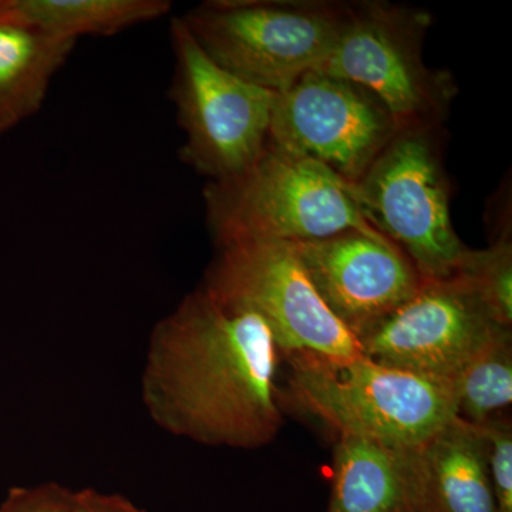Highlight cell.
I'll list each match as a JSON object with an SVG mask.
<instances>
[{
    "label": "cell",
    "mask_w": 512,
    "mask_h": 512,
    "mask_svg": "<svg viewBox=\"0 0 512 512\" xmlns=\"http://www.w3.org/2000/svg\"><path fill=\"white\" fill-rule=\"evenodd\" d=\"M281 356L264 320L201 285L151 330L141 402L171 436L255 450L284 421L276 389Z\"/></svg>",
    "instance_id": "1"
},
{
    "label": "cell",
    "mask_w": 512,
    "mask_h": 512,
    "mask_svg": "<svg viewBox=\"0 0 512 512\" xmlns=\"http://www.w3.org/2000/svg\"><path fill=\"white\" fill-rule=\"evenodd\" d=\"M204 200L218 247L239 241L293 244L349 231L383 237L360 210L352 183L269 144L245 173L208 183Z\"/></svg>",
    "instance_id": "2"
},
{
    "label": "cell",
    "mask_w": 512,
    "mask_h": 512,
    "mask_svg": "<svg viewBox=\"0 0 512 512\" xmlns=\"http://www.w3.org/2000/svg\"><path fill=\"white\" fill-rule=\"evenodd\" d=\"M293 397L339 436L419 448L457 417L453 382L380 365L286 357Z\"/></svg>",
    "instance_id": "3"
},
{
    "label": "cell",
    "mask_w": 512,
    "mask_h": 512,
    "mask_svg": "<svg viewBox=\"0 0 512 512\" xmlns=\"http://www.w3.org/2000/svg\"><path fill=\"white\" fill-rule=\"evenodd\" d=\"M350 3L217 0L183 16L204 52L229 73L274 93L320 72L348 20Z\"/></svg>",
    "instance_id": "4"
},
{
    "label": "cell",
    "mask_w": 512,
    "mask_h": 512,
    "mask_svg": "<svg viewBox=\"0 0 512 512\" xmlns=\"http://www.w3.org/2000/svg\"><path fill=\"white\" fill-rule=\"evenodd\" d=\"M440 131H399L353 184L366 220L402 251L423 279L456 274L468 249L451 220Z\"/></svg>",
    "instance_id": "5"
},
{
    "label": "cell",
    "mask_w": 512,
    "mask_h": 512,
    "mask_svg": "<svg viewBox=\"0 0 512 512\" xmlns=\"http://www.w3.org/2000/svg\"><path fill=\"white\" fill-rule=\"evenodd\" d=\"M427 10L389 2L350 3L348 20L320 72L363 87L399 131L439 128L457 94L451 73L427 67Z\"/></svg>",
    "instance_id": "6"
},
{
    "label": "cell",
    "mask_w": 512,
    "mask_h": 512,
    "mask_svg": "<svg viewBox=\"0 0 512 512\" xmlns=\"http://www.w3.org/2000/svg\"><path fill=\"white\" fill-rule=\"evenodd\" d=\"M171 42V99L185 134L181 158L210 183L245 173L268 147L276 93L215 63L183 18L171 20Z\"/></svg>",
    "instance_id": "7"
},
{
    "label": "cell",
    "mask_w": 512,
    "mask_h": 512,
    "mask_svg": "<svg viewBox=\"0 0 512 512\" xmlns=\"http://www.w3.org/2000/svg\"><path fill=\"white\" fill-rule=\"evenodd\" d=\"M202 286L227 305L256 313L285 357L346 362L359 343L316 292L288 242L239 241L218 247Z\"/></svg>",
    "instance_id": "8"
},
{
    "label": "cell",
    "mask_w": 512,
    "mask_h": 512,
    "mask_svg": "<svg viewBox=\"0 0 512 512\" xmlns=\"http://www.w3.org/2000/svg\"><path fill=\"white\" fill-rule=\"evenodd\" d=\"M501 325L463 276L423 279L417 291L356 336L360 352L380 365L454 382Z\"/></svg>",
    "instance_id": "9"
},
{
    "label": "cell",
    "mask_w": 512,
    "mask_h": 512,
    "mask_svg": "<svg viewBox=\"0 0 512 512\" xmlns=\"http://www.w3.org/2000/svg\"><path fill=\"white\" fill-rule=\"evenodd\" d=\"M399 133L376 97L332 74H305L276 93L268 144L356 184Z\"/></svg>",
    "instance_id": "10"
},
{
    "label": "cell",
    "mask_w": 512,
    "mask_h": 512,
    "mask_svg": "<svg viewBox=\"0 0 512 512\" xmlns=\"http://www.w3.org/2000/svg\"><path fill=\"white\" fill-rule=\"evenodd\" d=\"M291 245L322 301L355 338L423 282L412 262L384 237L349 231Z\"/></svg>",
    "instance_id": "11"
},
{
    "label": "cell",
    "mask_w": 512,
    "mask_h": 512,
    "mask_svg": "<svg viewBox=\"0 0 512 512\" xmlns=\"http://www.w3.org/2000/svg\"><path fill=\"white\" fill-rule=\"evenodd\" d=\"M419 448L339 436L328 512H427Z\"/></svg>",
    "instance_id": "12"
},
{
    "label": "cell",
    "mask_w": 512,
    "mask_h": 512,
    "mask_svg": "<svg viewBox=\"0 0 512 512\" xmlns=\"http://www.w3.org/2000/svg\"><path fill=\"white\" fill-rule=\"evenodd\" d=\"M419 456L427 512H497L480 426L456 417Z\"/></svg>",
    "instance_id": "13"
},
{
    "label": "cell",
    "mask_w": 512,
    "mask_h": 512,
    "mask_svg": "<svg viewBox=\"0 0 512 512\" xmlns=\"http://www.w3.org/2000/svg\"><path fill=\"white\" fill-rule=\"evenodd\" d=\"M76 43L15 18L0 0V134L40 110Z\"/></svg>",
    "instance_id": "14"
},
{
    "label": "cell",
    "mask_w": 512,
    "mask_h": 512,
    "mask_svg": "<svg viewBox=\"0 0 512 512\" xmlns=\"http://www.w3.org/2000/svg\"><path fill=\"white\" fill-rule=\"evenodd\" d=\"M5 5L15 18L74 42L117 35L171 10L167 0H5Z\"/></svg>",
    "instance_id": "15"
},
{
    "label": "cell",
    "mask_w": 512,
    "mask_h": 512,
    "mask_svg": "<svg viewBox=\"0 0 512 512\" xmlns=\"http://www.w3.org/2000/svg\"><path fill=\"white\" fill-rule=\"evenodd\" d=\"M457 417L484 426L512 402L511 332L491 342L454 380Z\"/></svg>",
    "instance_id": "16"
},
{
    "label": "cell",
    "mask_w": 512,
    "mask_h": 512,
    "mask_svg": "<svg viewBox=\"0 0 512 512\" xmlns=\"http://www.w3.org/2000/svg\"><path fill=\"white\" fill-rule=\"evenodd\" d=\"M456 274L473 286L487 303L495 319L512 326V237L510 221L490 247L467 249Z\"/></svg>",
    "instance_id": "17"
},
{
    "label": "cell",
    "mask_w": 512,
    "mask_h": 512,
    "mask_svg": "<svg viewBox=\"0 0 512 512\" xmlns=\"http://www.w3.org/2000/svg\"><path fill=\"white\" fill-rule=\"evenodd\" d=\"M487 443L488 471L497 512H512V430L505 420L480 426Z\"/></svg>",
    "instance_id": "18"
},
{
    "label": "cell",
    "mask_w": 512,
    "mask_h": 512,
    "mask_svg": "<svg viewBox=\"0 0 512 512\" xmlns=\"http://www.w3.org/2000/svg\"><path fill=\"white\" fill-rule=\"evenodd\" d=\"M0 512H77L76 491L59 483L10 488Z\"/></svg>",
    "instance_id": "19"
},
{
    "label": "cell",
    "mask_w": 512,
    "mask_h": 512,
    "mask_svg": "<svg viewBox=\"0 0 512 512\" xmlns=\"http://www.w3.org/2000/svg\"><path fill=\"white\" fill-rule=\"evenodd\" d=\"M77 512H147L120 494L101 493L94 488L76 491Z\"/></svg>",
    "instance_id": "20"
}]
</instances>
